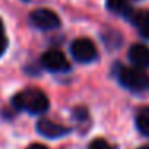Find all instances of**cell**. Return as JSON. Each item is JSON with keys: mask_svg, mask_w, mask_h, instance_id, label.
I'll return each instance as SVG.
<instances>
[{"mask_svg": "<svg viewBox=\"0 0 149 149\" xmlns=\"http://www.w3.org/2000/svg\"><path fill=\"white\" fill-rule=\"evenodd\" d=\"M48 104L47 95L37 88H27L13 98V106L16 109L27 111L31 114H43L48 109Z\"/></svg>", "mask_w": 149, "mask_h": 149, "instance_id": "6da1fadb", "label": "cell"}, {"mask_svg": "<svg viewBox=\"0 0 149 149\" xmlns=\"http://www.w3.org/2000/svg\"><path fill=\"white\" fill-rule=\"evenodd\" d=\"M119 82L125 88L133 91H143L149 88V75L141 68H123L120 66L119 69Z\"/></svg>", "mask_w": 149, "mask_h": 149, "instance_id": "7a4b0ae2", "label": "cell"}, {"mask_svg": "<svg viewBox=\"0 0 149 149\" xmlns=\"http://www.w3.org/2000/svg\"><path fill=\"white\" fill-rule=\"evenodd\" d=\"M31 23L42 31H53L61 26V19L55 11L48 8H37L31 13Z\"/></svg>", "mask_w": 149, "mask_h": 149, "instance_id": "3957f363", "label": "cell"}, {"mask_svg": "<svg viewBox=\"0 0 149 149\" xmlns=\"http://www.w3.org/2000/svg\"><path fill=\"white\" fill-rule=\"evenodd\" d=\"M71 55L79 63H91L96 59V47L88 39H77L71 43Z\"/></svg>", "mask_w": 149, "mask_h": 149, "instance_id": "277c9868", "label": "cell"}, {"mask_svg": "<svg viewBox=\"0 0 149 149\" xmlns=\"http://www.w3.org/2000/svg\"><path fill=\"white\" fill-rule=\"evenodd\" d=\"M42 66L52 72H66L71 69L68 58L59 50H48L42 55Z\"/></svg>", "mask_w": 149, "mask_h": 149, "instance_id": "5b68a950", "label": "cell"}, {"mask_svg": "<svg viewBox=\"0 0 149 149\" xmlns=\"http://www.w3.org/2000/svg\"><path fill=\"white\" fill-rule=\"evenodd\" d=\"M37 132L47 138H61V136L68 135L71 130H69V127H64L61 123H55L52 120L42 119L37 123Z\"/></svg>", "mask_w": 149, "mask_h": 149, "instance_id": "8992f818", "label": "cell"}, {"mask_svg": "<svg viewBox=\"0 0 149 149\" xmlns=\"http://www.w3.org/2000/svg\"><path fill=\"white\" fill-rule=\"evenodd\" d=\"M128 58L136 68H141V69L149 68V48L146 45H141V43L133 45L128 52Z\"/></svg>", "mask_w": 149, "mask_h": 149, "instance_id": "52a82bcc", "label": "cell"}, {"mask_svg": "<svg viewBox=\"0 0 149 149\" xmlns=\"http://www.w3.org/2000/svg\"><path fill=\"white\" fill-rule=\"evenodd\" d=\"M143 39H149V10H136L130 18Z\"/></svg>", "mask_w": 149, "mask_h": 149, "instance_id": "ba28073f", "label": "cell"}, {"mask_svg": "<svg viewBox=\"0 0 149 149\" xmlns=\"http://www.w3.org/2000/svg\"><path fill=\"white\" fill-rule=\"evenodd\" d=\"M106 7L109 11L120 15V16H128L133 13L128 0H106Z\"/></svg>", "mask_w": 149, "mask_h": 149, "instance_id": "9c48e42d", "label": "cell"}, {"mask_svg": "<svg viewBox=\"0 0 149 149\" xmlns=\"http://www.w3.org/2000/svg\"><path fill=\"white\" fill-rule=\"evenodd\" d=\"M136 127L143 135L149 136V107H143L136 114Z\"/></svg>", "mask_w": 149, "mask_h": 149, "instance_id": "30bf717a", "label": "cell"}, {"mask_svg": "<svg viewBox=\"0 0 149 149\" xmlns=\"http://www.w3.org/2000/svg\"><path fill=\"white\" fill-rule=\"evenodd\" d=\"M90 149H114V148L106 141V139L98 138V139H95V141L90 143Z\"/></svg>", "mask_w": 149, "mask_h": 149, "instance_id": "8fae6325", "label": "cell"}, {"mask_svg": "<svg viewBox=\"0 0 149 149\" xmlns=\"http://www.w3.org/2000/svg\"><path fill=\"white\" fill-rule=\"evenodd\" d=\"M7 45H8V42H7V36H5V32H3V23L0 19V56L5 53Z\"/></svg>", "mask_w": 149, "mask_h": 149, "instance_id": "7c38bea8", "label": "cell"}, {"mask_svg": "<svg viewBox=\"0 0 149 149\" xmlns=\"http://www.w3.org/2000/svg\"><path fill=\"white\" fill-rule=\"evenodd\" d=\"M27 149H48L47 146H43V144H39V143H36V144H31Z\"/></svg>", "mask_w": 149, "mask_h": 149, "instance_id": "4fadbf2b", "label": "cell"}, {"mask_svg": "<svg viewBox=\"0 0 149 149\" xmlns=\"http://www.w3.org/2000/svg\"><path fill=\"white\" fill-rule=\"evenodd\" d=\"M139 149H149V146H143V148H139Z\"/></svg>", "mask_w": 149, "mask_h": 149, "instance_id": "5bb4252c", "label": "cell"}, {"mask_svg": "<svg viewBox=\"0 0 149 149\" xmlns=\"http://www.w3.org/2000/svg\"><path fill=\"white\" fill-rule=\"evenodd\" d=\"M24 2H27V0H24Z\"/></svg>", "mask_w": 149, "mask_h": 149, "instance_id": "9a60e30c", "label": "cell"}]
</instances>
